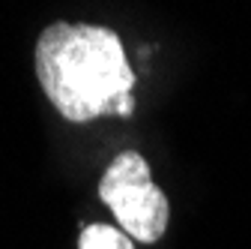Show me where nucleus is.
<instances>
[{
    "label": "nucleus",
    "instance_id": "nucleus-2",
    "mask_svg": "<svg viewBox=\"0 0 251 249\" xmlns=\"http://www.w3.org/2000/svg\"><path fill=\"white\" fill-rule=\"evenodd\" d=\"M99 198L114 210L126 234L152 243L168 228V198L150 177V165L141 153L126 150L105 168L99 183Z\"/></svg>",
    "mask_w": 251,
    "mask_h": 249
},
{
    "label": "nucleus",
    "instance_id": "nucleus-1",
    "mask_svg": "<svg viewBox=\"0 0 251 249\" xmlns=\"http://www.w3.org/2000/svg\"><path fill=\"white\" fill-rule=\"evenodd\" d=\"M36 75L51 105L72 123L135 111V72L111 27L54 21L36 42Z\"/></svg>",
    "mask_w": 251,
    "mask_h": 249
},
{
    "label": "nucleus",
    "instance_id": "nucleus-3",
    "mask_svg": "<svg viewBox=\"0 0 251 249\" xmlns=\"http://www.w3.org/2000/svg\"><path fill=\"white\" fill-rule=\"evenodd\" d=\"M78 249H135L132 237L111 225H87L81 231Z\"/></svg>",
    "mask_w": 251,
    "mask_h": 249
}]
</instances>
